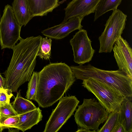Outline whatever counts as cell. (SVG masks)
<instances>
[{"mask_svg": "<svg viewBox=\"0 0 132 132\" xmlns=\"http://www.w3.org/2000/svg\"><path fill=\"white\" fill-rule=\"evenodd\" d=\"M5 79L4 78L0 73V89L5 87Z\"/></svg>", "mask_w": 132, "mask_h": 132, "instance_id": "484cf974", "label": "cell"}, {"mask_svg": "<svg viewBox=\"0 0 132 132\" xmlns=\"http://www.w3.org/2000/svg\"><path fill=\"white\" fill-rule=\"evenodd\" d=\"M27 0L32 18L46 15L59 5V0Z\"/></svg>", "mask_w": 132, "mask_h": 132, "instance_id": "4fadbf2b", "label": "cell"}, {"mask_svg": "<svg viewBox=\"0 0 132 132\" xmlns=\"http://www.w3.org/2000/svg\"><path fill=\"white\" fill-rule=\"evenodd\" d=\"M96 132V131L95 130H92L91 131L90 130H88L85 129L80 128V129H78L77 131L76 132Z\"/></svg>", "mask_w": 132, "mask_h": 132, "instance_id": "4316f807", "label": "cell"}, {"mask_svg": "<svg viewBox=\"0 0 132 132\" xmlns=\"http://www.w3.org/2000/svg\"><path fill=\"white\" fill-rule=\"evenodd\" d=\"M21 27L14 15L12 6L8 4L6 5L0 21V44L2 50L12 49L21 39Z\"/></svg>", "mask_w": 132, "mask_h": 132, "instance_id": "52a82bcc", "label": "cell"}, {"mask_svg": "<svg viewBox=\"0 0 132 132\" xmlns=\"http://www.w3.org/2000/svg\"><path fill=\"white\" fill-rule=\"evenodd\" d=\"M122 0H100L94 12V21L107 12L117 10Z\"/></svg>", "mask_w": 132, "mask_h": 132, "instance_id": "ac0fdd59", "label": "cell"}, {"mask_svg": "<svg viewBox=\"0 0 132 132\" xmlns=\"http://www.w3.org/2000/svg\"><path fill=\"white\" fill-rule=\"evenodd\" d=\"M52 42L50 38H48L46 37L42 38L37 56L42 59L44 58L45 60H49L51 56Z\"/></svg>", "mask_w": 132, "mask_h": 132, "instance_id": "44dd1931", "label": "cell"}, {"mask_svg": "<svg viewBox=\"0 0 132 132\" xmlns=\"http://www.w3.org/2000/svg\"><path fill=\"white\" fill-rule=\"evenodd\" d=\"M0 114L5 116H13L19 115L10 103L4 105H0Z\"/></svg>", "mask_w": 132, "mask_h": 132, "instance_id": "cb8c5ba5", "label": "cell"}, {"mask_svg": "<svg viewBox=\"0 0 132 132\" xmlns=\"http://www.w3.org/2000/svg\"><path fill=\"white\" fill-rule=\"evenodd\" d=\"M12 104L14 109L19 115L32 111L36 108L32 102L21 96L20 90L17 92L16 97Z\"/></svg>", "mask_w": 132, "mask_h": 132, "instance_id": "e0dca14e", "label": "cell"}, {"mask_svg": "<svg viewBox=\"0 0 132 132\" xmlns=\"http://www.w3.org/2000/svg\"><path fill=\"white\" fill-rule=\"evenodd\" d=\"M82 81V86L95 95L109 113L121 106L125 97L121 94L92 78Z\"/></svg>", "mask_w": 132, "mask_h": 132, "instance_id": "8992f818", "label": "cell"}, {"mask_svg": "<svg viewBox=\"0 0 132 132\" xmlns=\"http://www.w3.org/2000/svg\"><path fill=\"white\" fill-rule=\"evenodd\" d=\"M100 0H72L64 9L65 16L62 22L72 17H84L94 12Z\"/></svg>", "mask_w": 132, "mask_h": 132, "instance_id": "7c38bea8", "label": "cell"}, {"mask_svg": "<svg viewBox=\"0 0 132 132\" xmlns=\"http://www.w3.org/2000/svg\"><path fill=\"white\" fill-rule=\"evenodd\" d=\"M131 97H125L120 108L121 120L125 125L126 132H132Z\"/></svg>", "mask_w": 132, "mask_h": 132, "instance_id": "2e32d148", "label": "cell"}, {"mask_svg": "<svg viewBox=\"0 0 132 132\" xmlns=\"http://www.w3.org/2000/svg\"><path fill=\"white\" fill-rule=\"evenodd\" d=\"M42 37L40 36L21 38L12 49L9 65L4 73L5 88L17 92L18 88L29 81L36 64V58Z\"/></svg>", "mask_w": 132, "mask_h": 132, "instance_id": "6da1fadb", "label": "cell"}, {"mask_svg": "<svg viewBox=\"0 0 132 132\" xmlns=\"http://www.w3.org/2000/svg\"><path fill=\"white\" fill-rule=\"evenodd\" d=\"M12 7L14 15L21 27L26 26L32 18L27 0H14Z\"/></svg>", "mask_w": 132, "mask_h": 132, "instance_id": "9a60e30c", "label": "cell"}, {"mask_svg": "<svg viewBox=\"0 0 132 132\" xmlns=\"http://www.w3.org/2000/svg\"></svg>", "mask_w": 132, "mask_h": 132, "instance_id": "f1b7e54d", "label": "cell"}, {"mask_svg": "<svg viewBox=\"0 0 132 132\" xmlns=\"http://www.w3.org/2000/svg\"><path fill=\"white\" fill-rule=\"evenodd\" d=\"M112 50L119 69L132 79V50L128 42L121 36L114 43Z\"/></svg>", "mask_w": 132, "mask_h": 132, "instance_id": "30bf717a", "label": "cell"}, {"mask_svg": "<svg viewBox=\"0 0 132 132\" xmlns=\"http://www.w3.org/2000/svg\"><path fill=\"white\" fill-rule=\"evenodd\" d=\"M19 120V115L7 116L0 114V131L5 129L15 128Z\"/></svg>", "mask_w": 132, "mask_h": 132, "instance_id": "7402d4cb", "label": "cell"}, {"mask_svg": "<svg viewBox=\"0 0 132 132\" xmlns=\"http://www.w3.org/2000/svg\"><path fill=\"white\" fill-rule=\"evenodd\" d=\"M109 113L94 98L84 99L74 115L75 120L80 128L96 131L107 120Z\"/></svg>", "mask_w": 132, "mask_h": 132, "instance_id": "277c9868", "label": "cell"}, {"mask_svg": "<svg viewBox=\"0 0 132 132\" xmlns=\"http://www.w3.org/2000/svg\"><path fill=\"white\" fill-rule=\"evenodd\" d=\"M84 17H74L67 21L48 28L41 31L42 34L46 37L56 39H63L70 33L76 30L82 29L81 22Z\"/></svg>", "mask_w": 132, "mask_h": 132, "instance_id": "8fae6325", "label": "cell"}, {"mask_svg": "<svg viewBox=\"0 0 132 132\" xmlns=\"http://www.w3.org/2000/svg\"><path fill=\"white\" fill-rule=\"evenodd\" d=\"M75 78L70 67L65 63H50L39 72L34 100L43 108L52 106L63 97Z\"/></svg>", "mask_w": 132, "mask_h": 132, "instance_id": "7a4b0ae2", "label": "cell"}, {"mask_svg": "<svg viewBox=\"0 0 132 132\" xmlns=\"http://www.w3.org/2000/svg\"><path fill=\"white\" fill-rule=\"evenodd\" d=\"M86 30L81 29L76 33L70 40L74 56L73 61L79 65H82L92 60L95 50Z\"/></svg>", "mask_w": 132, "mask_h": 132, "instance_id": "9c48e42d", "label": "cell"}, {"mask_svg": "<svg viewBox=\"0 0 132 132\" xmlns=\"http://www.w3.org/2000/svg\"><path fill=\"white\" fill-rule=\"evenodd\" d=\"M79 102L75 96L62 97L51 113L43 132L58 131L73 114Z\"/></svg>", "mask_w": 132, "mask_h": 132, "instance_id": "ba28073f", "label": "cell"}, {"mask_svg": "<svg viewBox=\"0 0 132 132\" xmlns=\"http://www.w3.org/2000/svg\"><path fill=\"white\" fill-rule=\"evenodd\" d=\"M120 106L109 113L106 121L103 126L96 131L98 132H113L120 122Z\"/></svg>", "mask_w": 132, "mask_h": 132, "instance_id": "d6986e66", "label": "cell"}, {"mask_svg": "<svg viewBox=\"0 0 132 132\" xmlns=\"http://www.w3.org/2000/svg\"><path fill=\"white\" fill-rule=\"evenodd\" d=\"M12 92L11 90L5 88L0 89V105L10 103V99L13 96Z\"/></svg>", "mask_w": 132, "mask_h": 132, "instance_id": "603a6c76", "label": "cell"}, {"mask_svg": "<svg viewBox=\"0 0 132 132\" xmlns=\"http://www.w3.org/2000/svg\"><path fill=\"white\" fill-rule=\"evenodd\" d=\"M127 16L120 10L113 11L99 37L100 53H110L116 41L121 36L125 29Z\"/></svg>", "mask_w": 132, "mask_h": 132, "instance_id": "5b68a950", "label": "cell"}, {"mask_svg": "<svg viewBox=\"0 0 132 132\" xmlns=\"http://www.w3.org/2000/svg\"><path fill=\"white\" fill-rule=\"evenodd\" d=\"M113 132H126L124 124L121 121L116 126Z\"/></svg>", "mask_w": 132, "mask_h": 132, "instance_id": "d4e9b609", "label": "cell"}, {"mask_svg": "<svg viewBox=\"0 0 132 132\" xmlns=\"http://www.w3.org/2000/svg\"><path fill=\"white\" fill-rule=\"evenodd\" d=\"M42 111L39 107L19 115V120L15 128L24 132L30 129L42 120Z\"/></svg>", "mask_w": 132, "mask_h": 132, "instance_id": "5bb4252c", "label": "cell"}, {"mask_svg": "<svg viewBox=\"0 0 132 132\" xmlns=\"http://www.w3.org/2000/svg\"><path fill=\"white\" fill-rule=\"evenodd\" d=\"M75 77L83 80L92 78L110 87L125 97L132 96V79L124 72L106 70L91 64L70 67Z\"/></svg>", "mask_w": 132, "mask_h": 132, "instance_id": "3957f363", "label": "cell"}, {"mask_svg": "<svg viewBox=\"0 0 132 132\" xmlns=\"http://www.w3.org/2000/svg\"></svg>", "mask_w": 132, "mask_h": 132, "instance_id": "83f0119b", "label": "cell"}, {"mask_svg": "<svg viewBox=\"0 0 132 132\" xmlns=\"http://www.w3.org/2000/svg\"><path fill=\"white\" fill-rule=\"evenodd\" d=\"M39 72H34L28 84L26 98L29 100H34L38 86Z\"/></svg>", "mask_w": 132, "mask_h": 132, "instance_id": "ffe728a7", "label": "cell"}]
</instances>
